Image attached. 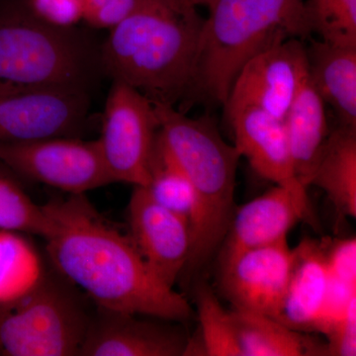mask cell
Listing matches in <instances>:
<instances>
[{"instance_id":"6da1fadb","label":"cell","mask_w":356,"mask_h":356,"mask_svg":"<svg viewBox=\"0 0 356 356\" xmlns=\"http://www.w3.org/2000/svg\"><path fill=\"white\" fill-rule=\"evenodd\" d=\"M51 264L98 308L186 322L191 304L147 266L130 236L105 221L84 194L44 205Z\"/></svg>"},{"instance_id":"7a4b0ae2","label":"cell","mask_w":356,"mask_h":356,"mask_svg":"<svg viewBox=\"0 0 356 356\" xmlns=\"http://www.w3.org/2000/svg\"><path fill=\"white\" fill-rule=\"evenodd\" d=\"M204 20L184 0H142L110 29L100 63L152 102L173 105L191 90Z\"/></svg>"},{"instance_id":"3957f363","label":"cell","mask_w":356,"mask_h":356,"mask_svg":"<svg viewBox=\"0 0 356 356\" xmlns=\"http://www.w3.org/2000/svg\"><path fill=\"white\" fill-rule=\"evenodd\" d=\"M153 103L159 119L156 146L184 173L197 199L184 269L194 271L216 254L228 231L241 154L225 142L208 117L189 118L173 105Z\"/></svg>"},{"instance_id":"277c9868","label":"cell","mask_w":356,"mask_h":356,"mask_svg":"<svg viewBox=\"0 0 356 356\" xmlns=\"http://www.w3.org/2000/svg\"><path fill=\"white\" fill-rule=\"evenodd\" d=\"M209 11L188 95L220 105L250 58L285 40L312 36L305 0H215Z\"/></svg>"},{"instance_id":"5b68a950","label":"cell","mask_w":356,"mask_h":356,"mask_svg":"<svg viewBox=\"0 0 356 356\" xmlns=\"http://www.w3.org/2000/svg\"><path fill=\"white\" fill-rule=\"evenodd\" d=\"M100 49L76 27L49 24L24 2L0 14V96L70 88L89 91Z\"/></svg>"},{"instance_id":"8992f818","label":"cell","mask_w":356,"mask_h":356,"mask_svg":"<svg viewBox=\"0 0 356 356\" xmlns=\"http://www.w3.org/2000/svg\"><path fill=\"white\" fill-rule=\"evenodd\" d=\"M90 318L65 282L46 273L31 292L0 306V355H81Z\"/></svg>"},{"instance_id":"52a82bcc","label":"cell","mask_w":356,"mask_h":356,"mask_svg":"<svg viewBox=\"0 0 356 356\" xmlns=\"http://www.w3.org/2000/svg\"><path fill=\"white\" fill-rule=\"evenodd\" d=\"M97 140L113 182L146 186L151 177L159 119L153 102L137 89L112 81Z\"/></svg>"},{"instance_id":"ba28073f","label":"cell","mask_w":356,"mask_h":356,"mask_svg":"<svg viewBox=\"0 0 356 356\" xmlns=\"http://www.w3.org/2000/svg\"><path fill=\"white\" fill-rule=\"evenodd\" d=\"M0 161L23 177L70 194L112 184L97 140L58 137L0 142Z\"/></svg>"},{"instance_id":"9c48e42d","label":"cell","mask_w":356,"mask_h":356,"mask_svg":"<svg viewBox=\"0 0 356 356\" xmlns=\"http://www.w3.org/2000/svg\"><path fill=\"white\" fill-rule=\"evenodd\" d=\"M307 79L305 43L298 38L285 40L243 65L225 102V115L252 106L284 121Z\"/></svg>"},{"instance_id":"30bf717a","label":"cell","mask_w":356,"mask_h":356,"mask_svg":"<svg viewBox=\"0 0 356 356\" xmlns=\"http://www.w3.org/2000/svg\"><path fill=\"white\" fill-rule=\"evenodd\" d=\"M89 91L51 88L0 96V142L74 137L88 117Z\"/></svg>"},{"instance_id":"8fae6325","label":"cell","mask_w":356,"mask_h":356,"mask_svg":"<svg viewBox=\"0 0 356 356\" xmlns=\"http://www.w3.org/2000/svg\"><path fill=\"white\" fill-rule=\"evenodd\" d=\"M128 221L129 236L147 266L173 288L191 254V222L156 202L145 186L134 187Z\"/></svg>"},{"instance_id":"7c38bea8","label":"cell","mask_w":356,"mask_h":356,"mask_svg":"<svg viewBox=\"0 0 356 356\" xmlns=\"http://www.w3.org/2000/svg\"><path fill=\"white\" fill-rule=\"evenodd\" d=\"M293 257L287 238L247 250L220 266L222 291L234 308L266 314L278 320Z\"/></svg>"},{"instance_id":"4fadbf2b","label":"cell","mask_w":356,"mask_h":356,"mask_svg":"<svg viewBox=\"0 0 356 356\" xmlns=\"http://www.w3.org/2000/svg\"><path fill=\"white\" fill-rule=\"evenodd\" d=\"M309 214V199L275 185L234 214L219 248L220 266L247 250L285 240L296 222Z\"/></svg>"},{"instance_id":"5bb4252c","label":"cell","mask_w":356,"mask_h":356,"mask_svg":"<svg viewBox=\"0 0 356 356\" xmlns=\"http://www.w3.org/2000/svg\"><path fill=\"white\" fill-rule=\"evenodd\" d=\"M140 315L98 308L90 318L81 355L181 356L188 337L175 327Z\"/></svg>"},{"instance_id":"9a60e30c","label":"cell","mask_w":356,"mask_h":356,"mask_svg":"<svg viewBox=\"0 0 356 356\" xmlns=\"http://www.w3.org/2000/svg\"><path fill=\"white\" fill-rule=\"evenodd\" d=\"M236 149L259 177L309 199L307 187L295 177L284 121L257 107H243L227 117Z\"/></svg>"},{"instance_id":"2e32d148","label":"cell","mask_w":356,"mask_h":356,"mask_svg":"<svg viewBox=\"0 0 356 356\" xmlns=\"http://www.w3.org/2000/svg\"><path fill=\"white\" fill-rule=\"evenodd\" d=\"M293 254L278 321L295 331L318 332L331 280L325 242L306 238L293 250Z\"/></svg>"},{"instance_id":"e0dca14e","label":"cell","mask_w":356,"mask_h":356,"mask_svg":"<svg viewBox=\"0 0 356 356\" xmlns=\"http://www.w3.org/2000/svg\"><path fill=\"white\" fill-rule=\"evenodd\" d=\"M308 76L339 125L356 128V46L310 40Z\"/></svg>"},{"instance_id":"ac0fdd59","label":"cell","mask_w":356,"mask_h":356,"mask_svg":"<svg viewBox=\"0 0 356 356\" xmlns=\"http://www.w3.org/2000/svg\"><path fill=\"white\" fill-rule=\"evenodd\" d=\"M284 124L295 177L308 188L330 135L325 102L309 76L288 110Z\"/></svg>"},{"instance_id":"d6986e66","label":"cell","mask_w":356,"mask_h":356,"mask_svg":"<svg viewBox=\"0 0 356 356\" xmlns=\"http://www.w3.org/2000/svg\"><path fill=\"white\" fill-rule=\"evenodd\" d=\"M310 185L327 194L339 217H356V128L330 133Z\"/></svg>"},{"instance_id":"ffe728a7","label":"cell","mask_w":356,"mask_h":356,"mask_svg":"<svg viewBox=\"0 0 356 356\" xmlns=\"http://www.w3.org/2000/svg\"><path fill=\"white\" fill-rule=\"evenodd\" d=\"M232 318L243 356L327 355L325 343L257 312L234 308Z\"/></svg>"},{"instance_id":"44dd1931","label":"cell","mask_w":356,"mask_h":356,"mask_svg":"<svg viewBox=\"0 0 356 356\" xmlns=\"http://www.w3.org/2000/svg\"><path fill=\"white\" fill-rule=\"evenodd\" d=\"M46 273L34 247L16 232L0 229V306L31 292Z\"/></svg>"},{"instance_id":"7402d4cb","label":"cell","mask_w":356,"mask_h":356,"mask_svg":"<svg viewBox=\"0 0 356 356\" xmlns=\"http://www.w3.org/2000/svg\"><path fill=\"white\" fill-rule=\"evenodd\" d=\"M195 305L200 337L198 341L188 339L184 355L243 356L231 311L206 283L196 285Z\"/></svg>"},{"instance_id":"603a6c76","label":"cell","mask_w":356,"mask_h":356,"mask_svg":"<svg viewBox=\"0 0 356 356\" xmlns=\"http://www.w3.org/2000/svg\"><path fill=\"white\" fill-rule=\"evenodd\" d=\"M146 189L166 209L193 222L197 209V199L193 187L184 173L165 156L154 144L151 163V177Z\"/></svg>"},{"instance_id":"cb8c5ba5","label":"cell","mask_w":356,"mask_h":356,"mask_svg":"<svg viewBox=\"0 0 356 356\" xmlns=\"http://www.w3.org/2000/svg\"><path fill=\"white\" fill-rule=\"evenodd\" d=\"M312 35L329 43L356 46V0H305Z\"/></svg>"},{"instance_id":"d4e9b609","label":"cell","mask_w":356,"mask_h":356,"mask_svg":"<svg viewBox=\"0 0 356 356\" xmlns=\"http://www.w3.org/2000/svg\"><path fill=\"white\" fill-rule=\"evenodd\" d=\"M48 228L44 206L33 202L19 185L0 173V229L44 238Z\"/></svg>"},{"instance_id":"484cf974","label":"cell","mask_w":356,"mask_h":356,"mask_svg":"<svg viewBox=\"0 0 356 356\" xmlns=\"http://www.w3.org/2000/svg\"><path fill=\"white\" fill-rule=\"evenodd\" d=\"M40 19L58 27H76L83 19V0H22Z\"/></svg>"},{"instance_id":"4316f807","label":"cell","mask_w":356,"mask_h":356,"mask_svg":"<svg viewBox=\"0 0 356 356\" xmlns=\"http://www.w3.org/2000/svg\"><path fill=\"white\" fill-rule=\"evenodd\" d=\"M142 0H83V21L96 29H111L137 8Z\"/></svg>"},{"instance_id":"83f0119b","label":"cell","mask_w":356,"mask_h":356,"mask_svg":"<svg viewBox=\"0 0 356 356\" xmlns=\"http://www.w3.org/2000/svg\"><path fill=\"white\" fill-rule=\"evenodd\" d=\"M327 267L332 280L356 286V240L353 238L325 242Z\"/></svg>"},{"instance_id":"f1b7e54d","label":"cell","mask_w":356,"mask_h":356,"mask_svg":"<svg viewBox=\"0 0 356 356\" xmlns=\"http://www.w3.org/2000/svg\"><path fill=\"white\" fill-rule=\"evenodd\" d=\"M327 355L355 356L356 355V302L348 313L325 334Z\"/></svg>"},{"instance_id":"f546056e","label":"cell","mask_w":356,"mask_h":356,"mask_svg":"<svg viewBox=\"0 0 356 356\" xmlns=\"http://www.w3.org/2000/svg\"><path fill=\"white\" fill-rule=\"evenodd\" d=\"M184 1L192 6H206L210 8L214 4L215 0H184Z\"/></svg>"}]
</instances>
